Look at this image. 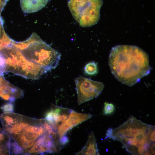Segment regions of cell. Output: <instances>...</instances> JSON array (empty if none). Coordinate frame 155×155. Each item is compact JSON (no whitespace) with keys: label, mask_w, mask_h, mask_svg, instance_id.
<instances>
[{"label":"cell","mask_w":155,"mask_h":155,"mask_svg":"<svg viewBox=\"0 0 155 155\" xmlns=\"http://www.w3.org/2000/svg\"><path fill=\"white\" fill-rule=\"evenodd\" d=\"M43 41L35 33H33L27 40L22 42H16L13 41L12 45L17 49L22 51L26 49L33 44Z\"/></svg>","instance_id":"11"},{"label":"cell","mask_w":155,"mask_h":155,"mask_svg":"<svg viewBox=\"0 0 155 155\" xmlns=\"http://www.w3.org/2000/svg\"><path fill=\"white\" fill-rule=\"evenodd\" d=\"M115 109V106L113 104L106 102H104L103 111V113L104 115H110L114 112Z\"/></svg>","instance_id":"16"},{"label":"cell","mask_w":155,"mask_h":155,"mask_svg":"<svg viewBox=\"0 0 155 155\" xmlns=\"http://www.w3.org/2000/svg\"><path fill=\"white\" fill-rule=\"evenodd\" d=\"M10 154L9 146L0 145V155Z\"/></svg>","instance_id":"18"},{"label":"cell","mask_w":155,"mask_h":155,"mask_svg":"<svg viewBox=\"0 0 155 155\" xmlns=\"http://www.w3.org/2000/svg\"><path fill=\"white\" fill-rule=\"evenodd\" d=\"M1 108L4 112H14V106L13 102H10L3 104L1 107Z\"/></svg>","instance_id":"17"},{"label":"cell","mask_w":155,"mask_h":155,"mask_svg":"<svg viewBox=\"0 0 155 155\" xmlns=\"http://www.w3.org/2000/svg\"><path fill=\"white\" fill-rule=\"evenodd\" d=\"M84 73L88 75H95L98 73L97 63L92 61L87 63L84 68Z\"/></svg>","instance_id":"13"},{"label":"cell","mask_w":155,"mask_h":155,"mask_svg":"<svg viewBox=\"0 0 155 155\" xmlns=\"http://www.w3.org/2000/svg\"><path fill=\"white\" fill-rule=\"evenodd\" d=\"M75 154L99 155L96 139L94 133L92 132L90 133L85 146L80 151L75 153Z\"/></svg>","instance_id":"10"},{"label":"cell","mask_w":155,"mask_h":155,"mask_svg":"<svg viewBox=\"0 0 155 155\" xmlns=\"http://www.w3.org/2000/svg\"><path fill=\"white\" fill-rule=\"evenodd\" d=\"M11 150V152L14 154H22L24 152L23 148L15 141L11 142L9 144V150Z\"/></svg>","instance_id":"14"},{"label":"cell","mask_w":155,"mask_h":155,"mask_svg":"<svg viewBox=\"0 0 155 155\" xmlns=\"http://www.w3.org/2000/svg\"><path fill=\"white\" fill-rule=\"evenodd\" d=\"M102 0H69L68 5L73 18L80 26L88 27L97 23Z\"/></svg>","instance_id":"4"},{"label":"cell","mask_w":155,"mask_h":155,"mask_svg":"<svg viewBox=\"0 0 155 155\" xmlns=\"http://www.w3.org/2000/svg\"><path fill=\"white\" fill-rule=\"evenodd\" d=\"M10 138L3 129H0V145L9 146Z\"/></svg>","instance_id":"15"},{"label":"cell","mask_w":155,"mask_h":155,"mask_svg":"<svg viewBox=\"0 0 155 155\" xmlns=\"http://www.w3.org/2000/svg\"><path fill=\"white\" fill-rule=\"evenodd\" d=\"M4 62L5 72H11L24 78L32 80L39 79L48 71L28 60L22 51L11 45L1 51Z\"/></svg>","instance_id":"3"},{"label":"cell","mask_w":155,"mask_h":155,"mask_svg":"<svg viewBox=\"0 0 155 155\" xmlns=\"http://www.w3.org/2000/svg\"><path fill=\"white\" fill-rule=\"evenodd\" d=\"M69 141L68 137L66 135H63L60 139L61 145L64 146L67 144Z\"/></svg>","instance_id":"19"},{"label":"cell","mask_w":155,"mask_h":155,"mask_svg":"<svg viewBox=\"0 0 155 155\" xmlns=\"http://www.w3.org/2000/svg\"><path fill=\"white\" fill-rule=\"evenodd\" d=\"M49 0H20L21 7L24 13H30L38 11L44 7Z\"/></svg>","instance_id":"9"},{"label":"cell","mask_w":155,"mask_h":155,"mask_svg":"<svg viewBox=\"0 0 155 155\" xmlns=\"http://www.w3.org/2000/svg\"><path fill=\"white\" fill-rule=\"evenodd\" d=\"M78 95V104L80 105L97 97L102 92L104 87L103 83L81 75L75 80Z\"/></svg>","instance_id":"6"},{"label":"cell","mask_w":155,"mask_h":155,"mask_svg":"<svg viewBox=\"0 0 155 155\" xmlns=\"http://www.w3.org/2000/svg\"><path fill=\"white\" fill-rule=\"evenodd\" d=\"M92 117L90 114L79 113L72 110L67 119L58 127L57 131L60 138L69 130Z\"/></svg>","instance_id":"7"},{"label":"cell","mask_w":155,"mask_h":155,"mask_svg":"<svg viewBox=\"0 0 155 155\" xmlns=\"http://www.w3.org/2000/svg\"><path fill=\"white\" fill-rule=\"evenodd\" d=\"M154 126L148 125L133 116L115 129H108L106 137L120 142L132 155L155 154V142L150 135Z\"/></svg>","instance_id":"2"},{"label":"cell","mask_w":155,"mask_h":155,"mask_svg":"<svg viewBox=\"0 0 155 155\" xmlns=\"http://www.w3.org/2000/svg\"><path fill=\"white\" fill-rule=\"evenodd\" d=\"M13 41L5 34L3 26V22L0 17V51L12 45Z\"/></svg>","instance_id":"12"},{"label":"cell","mask_w":155,"mask_h":155,"mask_svg":"<svg viewBox=\"0 0 155 155\" xmlns=\"http://www.w3.org/2000/svg\"><path fill=\"white\" fill-rule=\"evenodd\" d=\"M21 51L28 60L48 71L57 67L61 59L60 53L44 41L32 44Z\"/></svg>","instance_id":"5"},{"label":"cell","mask_w":155,"mask_h":155,"mask_svg":"<svg viewBox=\"0 0 155 155\" xmlns=\"http://www.w3.org/2000/svg\"><path fill=\"white\" fill-rule=\"evenodd\" d=\"M23 90L11 84L0 75V97L4 100L13 102L16 99L22 98Z\"/></svg>","instance_id":"8"},{"label":"cell","mask_w":155,"mask_h":155,"mask_svg":"<svg viewBox=\"0 0 155 155\" xmlns=\"http://www.w3.org/2000/svg\"><path fill=\"white\" fill-rule=\"evenodd\" d=\"M5 72L4 62L3 59L0 55V75H3Z\"/></svg>","instance_id":"20"},{"label":"cell","mask_w":155,"mask_h":155,"mask_svg":"<svg viewBox=\"0 0 155 155\" xmlns=\"http://www.w3.org/2000/svg\"><path fill=\"white\" fill-rule=\"evenodd\" d=\"M149 56L141 48L119 45L112 48L108 64L113 74L119 82L131 86L150 71Z\"/></svg>","instance_id":"1"}]
</instances>
